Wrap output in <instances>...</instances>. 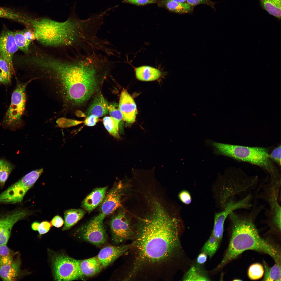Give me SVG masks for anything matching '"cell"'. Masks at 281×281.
<instances>
[{"instance_id": "1", "label": "cell", "mask_w": 281, "mask_h": 281, "mask_svg": "<svg viewBox=\"0 0 281 281\" xmlns=\"http://www.w3.org/2000/svg\"><path fill=\"white\" fill-rule=\"evenodd\" d=\"M151 216L133 225L134 234L125 279L137 281H168L179 269L183 255L181 221L155 203Z\"/></svg>"}, {"instance_id": "2", "label": "cell", "mask_w": 281, "mask_h": 281, "mask_svg": "<svg viewBox=\"0 0 281 281\" xmlns=\"http://www.w3.org/2000/svg\"><path fill=\"white\" fill-rule=\"evenodd\" d=\"M256 212L248 214L231 212L228 215L232 225V234L229 244L222 260L215 269L222 268L245 251L252 250L267 254L275 262H281L279 247L259 235L254 223Z\"/></svg>"}, {"instance_id": "3", "label": "cell", "mask_w": 281, "mask_h": 281, "mask_svg": "<svg viewBox=\"0 0 281 281\" xmlns=\"http://www.w3.org/2000/svg\"><path fill=\"white\" fill-rule=\"evenodd\" d=\"M114 63L97 53L78 54L63 97L64 102L79 105L87 101L96 90L101 74L108 71Z\"/></svg>"}, {"instance_id": "4", "label": "cell", "mask_w": 281, "mask_h": 281, "mask_svg": "<svg viewBox=\"0 0 281 281\" xmlns=\"http://www.w3.org/2000/svg\"><path fill=\"white\" fill-rule=\"evenodd\" d=\"M82 22L73 16L63 22L32 16L27 27L33 32L34 41L40 46L74 54L77 50V33Z\"/></svg>"}, {"instance_id": "5", "label": "cell", "mask_w": 281, "mask_h": 281, "mask_svg": "<svg viewBox=\"0 0 281 281\" xmlns=\"http://www.w3.org/2000/svg\"><path fill=\"white\" fill-rule=\"evenodd\" d=\"M207 143L213 148L215 154L257 166L269 175L271 181L281 180L280 171L270 158L268 148L228 144L209 140Z\"/></svg>"}, {"instance_id": "6", "label": "cell", "mask_w": 281, "mask_h": 281, "mask_svg": "<svg viewBox=\"0 0 281 281\" xmlns=\"http://www.w3.org/2000/svg\"><path fill=\"white\" fill-rule=\"evenodd\" d=\"M222 201L223 209L228 203L235 201V198L256 188L259 179L257 176L248 175L241 169L229 167L223 177Z\"/></svg>"}, {"instance_id": "7", "label": "cell", "mask_w": 281, "mask_h": 281, "mask_svg": "<svg viewBox=\"0 0 281 281\" xmlns=\"http://www.w3.org/2000/svg\"><path fill=\"white\" fill-rule=\"evenodd\" d=\"M33 80L24 83L19 82L11 95L10 105L3 120L2 124L12 129H17L21 126V117L25 107V88L27 85Z\"/></svg>"}, {"instance_id": "8", "label": "cell", "mask_w": 281, "mask_h": 281, "mask_svg": "<svg viewBox=\"0 0 281 281\" xmlns=\"http://www.w3.org/2000/svg\"><path fill=\"white\" fill-rule=\"evenodd\" d=\"M53 276L57 281H71L83 277L77 260L63 253H54L51 257Z\"/></svg>"}, {"instance_id": "9", "label": "cell", "mask_w": 281, "mask_h": 281, "mask_svg": "<svg viewBox=\"0 0 281 281\" xmlns=\"http://www.w3.org/2000/svg\"><path fill=\"white\" fill-rule=\"evenodd\" d=\"M43 172L42 168L31 171L0 194V203L15 204L22 202L27 191Z\"/></svg>"}, {"instance_id": "10", "label": "cell", "mask_w": 281, "mask_h": 281, "mask_svg": "<svg viewBox=\"0 0 281 281\" xmlns=\"http://www.w3.org/2000/svg\"><path fill=\"white\" fill-rule=\"evenodd\" d=\"M105 217L100 213L79 228L76 233L79 237L97 246L104 244L107 240L106 233L103 222Z\"/></svg>"}, {"instance_id": "11", "label": "cell", "mask_w": 281, "mask_h": 281, "mask_svg": "<svg viewBox=\"0 0 281 281\" xmlns=\"http://www.w3.org/2000/svg\"><path fill=\"white\" fill-rule=\"evenodd\" d=\"M281 185L270 182L265 185L260 194L261 197L268 203L269 209L268 216L274 228L279 232L281 231V206L278 202Z\"/></svg>"}, {"instance_id": "12", "label": "cell", "mask_w": 281, "mask_h": 281, "mask_svg": "<svg viewBox=\"0 0 281 281\" xmlns=\"http://www.w3.org/2000/svg\"><path fill=\"white\" fill-rule=\"evenodd\" d=\"M110 225L114 243L119 244L133 239L134 234L133 225L124 212L115 215L112 219Z\"/></svg>"}, {"instance_id": "13", "label": "cell", "mask_w": 281, "mask_h": 281, "mask_svg": "<svg viewBox=\"0 0 281 281\" xmlns=\"http://www.w3.org/2000/svg\"><path fill=\"white\" fill-rule=\"evenodd\" d=\"M30 213L27 210L18 209L0 216V246L7 244L14 225Z\"/></svg>"}, {"instance_id": "14", "label": "cell", "mask_w": 281, "mask_h": 281, "mask_svg": "<svg viewBox=\"0 0 281 281\" xmlns=\"http://www.w3.org/2000/svg\"><path fill=\"white\" fill-rule=\"evenodd\" d=\"M21 262L15 259L10 253L0 256V277L4 281H11L18 279L21 274Z\"/></svg>"}, {"instance_id": "15", "label": "cell", "mask_w": 281, "mask_h": 281, "mask_svg": "<svg viewBox=\"0 0 281 281\" xmlns=\"http://www.w3.org/2000/svg\"><path fill=\"white\" fill-rule=\"evenodd\" d=\"M18 49L13 32L9 30L3 31L0 35V56L6 62L12 73L14 71L13 57Z\"/></svg>"}, {"instance_id": "16", "label": "cell", "mask_w": 281, "mask_h": 281, "mask_svg": "<svg viewBox=\"0 0 281 281\" xmlns=\"http://www.w3.org/2000/svg\"><path fill=\"white\" fill-rule=\"evenodd\" d=\"M123 187L120 182L115 184L101 203L100 213L106 216L113 213L119 208L121 205Z\"/></svg>"}, {"instance_id": "17", "label": "cell", "mask_w": 281, "mask_h": 281, "mask_svg": "<svg viewBox=\"0 0 281 281\" xmlns=\"http://www.w3.org/2000/svg\"><path fill=\"white\" fill-rule=\"evenodd\" d=\"M131 243L118 246H107L102 248L97 256L103 268L110 265L126 253L130 248Z\"/></svg>"}, {"instance_id": "18", "label": "cell", "mask_w": 281, "mask_h": 281, "mask_svg": "<svg viewBox=\"0 0 281 281\" xmlns=\"http://www.w3.org/2000/svg\"><path fill=\"white\" fill-rule=\"evenodd\" d=\"M119 106L125 121L129 123L135 122L137 113V106L132 97L126 90H123L121 93Z\"/></svg>"}, {"instance_id": "19", "label": "cell", "mask_w": 281, "mask_h": 281, "mask_svg": "<svg viewBox=\"0 0 281 281\" xmlns=\"http://www.w3.org/2000/svg\"><path fill=\"white\" fill-rule=\"evenodd\" d=\"M107 187L97 188L93 190L82 201L81 207L88 213L92 212L103 201Z\"/></svg>"}, {"instance_id": "20", "label": "cell", "mask_w": 281, "mask_h": 281, "mask_svg": "<svg viewBox=\"0 0 281 281\" xmlns=\"http://www.w3.org/2000/svg\"><path fill=\"white\" fill-rule=\"evenodd\" d=\"M77 261L83 278L91 277L96 275L103 268L97 256L86 259L77 260Z\"/></svg>"}, {"instance_id": "21", "label": "cell", "mask_w": 281, "mask_h": 281, "mask_svg": "<svg viewBox=\"0 0 281 281\" xmlns=\"http://www.w3.org/2000/svg\"><path fill=\"white\" fill-rule=\"evenodd\" d=\"M135 71L137 79L142 81H155L160 78L162 75V73L159 69L148 66L136 67Z\"/></svg>"}, {"instance_id": "22", "label": "cell", "mask_w": 281, "mask_h": 281, "mask_svg": "<svg viewBox=\"0 0 281 281\" xmlns=\"http://www.w3.org/2000/svg\"><path fill=\"white\" fill-rule=\"evenodd\" d=\"M108 104L103 95L98 94L94 99L87 112L88 116L93 115L99 118L107 113Z\"/></svg>"}, {"instance_id": "23", "label": "cell", "mask_w": 281, "mask_h": 281, "mask_svg": "<svg viewBox=\"0 0 281 281\" xmlns=\"http://www.w3.org/2000/svg\"><path fill=\"white\" fill-rule=\"evenodd\" d=\"M21 9L10 7L0 6V18L23 23L28 14Z\"/></svg>"}, {"instance_id": "24", "label": "cell", "mask_w": 281, "mask_h": 281, "mask_svg": "<svg viewBox=\"0 0 281 281\" xmlns=\"http://www.w3.org/2000/svg\"><path fill=\"white\" fill-rule=\"evenodd\" d=\"M85 213V211L81 209H70L65 211V222L62 230L66 231L70 229L81 219Z\"/></svg>"}, {"instance_id": "25", "label": "cell", "mask_w": 281, "mask_h": 281, "mask_svg": "<svg viewBox=\"0 0 281 281\" xmlns=\"http://www.w3.org/2000/svg\"><path fill=\"white\" fill-rule=\"evenodd\" d=\"M183 281H209L206 272L200 265H193L189 268L182 278Z\"/></svg>"}, {"instance_id": "26", "label": "cell", "mask_w": 281, "mask_h": 281, "mask_svg": "<svg viewBox=\"0 0 281 281\" xmlns=\"http://www.w3.org/2000/svg\"><path fill=\"white\" fill-rule=\"evenodd\" d=\"M264 276L263 280L279 281L281 280V262H275L270 267L264 261Z\"/></svg>"}, {"instance_id": "27", "label": "cell", "mask_w": 281, "mask_h": 281, "mask_svg": "<svg viewBox=\"0 0 281 281\" xmlns=\"http://www.w3.org/2000/svg\"><path fill=\"white\" fill-rule=\"evenodd\" d=\"M263 8L270 15L281 18V0H259Z\"/></svg>"}, {"instance_id": "28", "label": "cell", "mask_w": 281, "mask_h": 281, "mask_svg": "<svg viewBox=\"0 0 281 281\" xmlns=\"http://www.w3.org/2000/svg\"><path fill=\"white\" fill-rule=\"evenodd\" d=\"M166 5L169 10L181 14L191 12L194 7L187 2H181L172 0H168L166 2Z\"/></svg>"}, {"instance_id": "29", "label": "cell", "mask_w": 281, "mask_h": 281, "mask_svg": "<svg viewBox=\"0 0 281 281\" xmlns=\"http://www.w3.org/2000/svg\"><path fill=\"white\" fill-rule=\"evenodd\" d=\"M220 242L212 233L201 250L202 252L206 253L210 258H212L218 250Z\"/></svg>"}, {"instance_id": "30", "label": "cell", "mask_w": 281, "mask_h": 281, "mask_svg": "<svg viewBox=\"0 0 281 281\" xmlns=\"http://www.w3.org/2000/svg\"><path fill=\"white\" fill-rule=\"evenodd\" d=\"M103 122L104 127L110 134L117 138H120L119 133V122L111 117L106 116L103 118Z\"/></svg>"}, {"instance_id": "31", "label": "cell", "mask_w": 281, "mask_h": 281, "mask_svg": "<svg viewBox=\"0 0 281 281\" xmlns=\"http://www.w3.org/2000/svg\"><path fill=\"white\" fill-rule=\"evenodd\" d=\"M14 39L18 48L24 54L29 52L30 44L24 36L22 30L13 32Z\"/></svg>"}, {"instance_id": "32", "label": "cell", "mask_w": 281, "mask_h": 281, "mask_svg": "<svg viewBox=\"0 0 281 281\" xmlns=\"http://www.w3.org/2000/svg\"><path fill=\"white\" fill-rule=\"evenodd\" d=\"M12 74L6 62L0 56V76L2 84H6L10 83Z\"/></svg>"}, {"instance_id": "33", "label": "cell", "mask_w": 281, "mask_h": 281, "mask_svg": "<svg viewBox=\"0 0 281 281\" xmlns=\"http://www.w3.org/2000/svg\"><path fill=\"white\" fill-rule=\"evenodd\" d=\"M264 273V269L263 266L259 263L251 265L248 271V275L249 278L252 280H257L261 278Z\"/></svg>"}, {"instance_id": "34", "label": "cell", "mask_w": 281, "mask_h": 281, "mask_svg": "<svg viewBox=\"0 0 281 281\" xmlns=\"http://www.w3.org/2000/svg\"><path fill=\"white\" fill-rule=\"evenodd\" d=\"M14 168V166L12 164L4 160L0 165V183L1 186H3Z\"/></svg>"}, {"instance_id": "35", "label": "cell", "mask_w": 281, "mask_h": 281, "mask_svg": "<svg viewBox=\"0 0 281 281\" xmlns=\"http://www.w3.org/2000/svg\"><path fill=\"white\" fill-rule=\"evenodd\" d=\"M108 109L111 117L119 122L123 119V115L118 105L116 103L110 104L108 105Z\"/></svg>"}, {"instance_id": "36", "label": "cell", "mask_w": 281, "mask_h": 281, "mask_svg": "<svg viewBox=\"0 0 281 281\" xmlns=\"http://www.w3.org/2000/svg\"><path fill=\"white\" fill-rule=\"evenodd\" d=\"M281 145L275 148L270 153L269 156L271 159L280 167L281 166Z\"/></svg>"}, {"instance_id": "37", "label": "cell", "mask_w": 281, "mask_h": 281, "mask_svg": "<svg viewBox=\"0 0 281 281\" xmlns=\"http://www.w3.org/2000/svg\"><path fill=\"white\" fill-rule=\"evenodd\" d=\"M186 2L189 4L194 7L199 4H205L214 9L216 3L210 0H186Z\"/></svg>"}, {"instance_id": "38", "label": "cell", "mask_w": 281, "mask_h": 281, "mask_svg": "<svg viewBox=\"0 0 281 281\" xmlns=\"http://www.w3.org/2000/svg\"><path fill=\"white\" fill-rule=\"evenodd\" d=\"M51 227V224L47 221H44L40 223L38 230L39 235H42L47 233Z\"/></svg>"}, {"instance_id": "39", "label": "cell", "mask_w": 281, "mask_h": 281, "mask_svg": "<svg viewBox=\"0 0 281 281\" xmlns=\"http://www.w3.org/2000/svg\"><path fill=\"white\" fill-rule=\"evenodd\" d=\"M179 197L181 201L184 204L188 205L191 202V195L186 190L181 191L179 194Z\"/></svg>"}, {"instance_id": "40", "label": "cell", "mask_w": 281, "mask_h": 281, "mask_svg": "<svg viewBox=\"0 0 281 281\" xmlns=\"http://www.w3.org/2000/svg\"><path fill=\"white\" fill-rule=\"evenodd\" d=\"M57 122L58 124L60 126L62 125H63H63L64 124L65 126L66 125L67 126H71L77 125L81 123V122L68 119L63 118L58 119Z\"/></svg>"}, {"instance_id": "41", "label": "cell", "mask_w": 281, "mask_h": 281, "mask_svg": "<svg viewBox=\"0 0 281 281\" xmlns=\"http://www.w3.org/2000/svg\"><path fill=\"white\" fill-rule=\"evenodd\" d=\"M99 120L98 118L93 115L88 116L84 122L85 124L88 126H93Z\"/></svg>"}, {"instance_id": "42", "label": "cell", "mask_w": 281, "mask_h": 281, "mask_svg": "<svg viewBox=\"0 0 281 281\" xmlns=\"http://www.w3.org/2000/svg\"><path fill=\"white\" fill-rule=\"evenodd\" d=\"M51 222L52 225L53 226L57 228H59L63 225L64 221L60 216L57 215L53 218Z\"/></svg>"}, {"instance_id": "43", "label": "cell", "mask_w": 281, "mask_h": 281, "mask_svg": "<svg viewBox=\"0 0 281 281\" xmlns=\"http://www.w3.org/2000/svg\"><path fill=\"white\" fill-rule=\"evenodd\" d=\"M22 30L25 38L29 42L31 43L34 41V35L30 29L26 27Z\"/></svg>"}, {"instance_id": "44", "label": "cell", "mask_w": 281, "mask_h": 281, "mask_svg": "<svg viewBox=\"0 0 281 281\" xmlns=\"http://www.w3.org/2000/svg\"><path fill=\"white\" fill-rule=\"evenodd\" d=\"M129 3L139 5H142L154 3V0H126Z\"/></svg>"}, {"instance_id": "45", "label": "cell", "mask_w": 281, "mask_h": 281, "mask_svg": "<svg viewBox=\"0 0 281 281\" xmlns=\"http://www.w3.org/2000/svg\"><path fill=\"white\" fill-rule=\"evenodd\" d=\"M207 255L205 253L202 252L198 256L196 259V262L199 265L204 264L206 261Z\"/></svg>"}, {"instance_id": "46", "label": "cell", "mask_w": 281, "mask_h": 281, "mask_svg": "<svg viewBox=\"0 0 281 281\" xmlns=\"http://www.w3.org/2000/svg\"><path fill=\"white\" fill-rule=\"evenodd\" d=\"M40 223L38 222L35 221L32 223L31 225V228L32 229L35 231H37Z\"/></svg>"}, {"instance_id": "47", "label": "cell", "mask_w": 281, "mask_h": 281, "mask_svg": "<svg viewBox=\"0 0 281 281\" xmlns=\"http://www.w3.org/2000/svg\"><path fill=\"white\" fill-rule=\"evenodd\" d=\"M176 2H186V0H172Z\"/></svg>"}, {"instance_id": "48", "label": "cell", "mask_w": 281, "mask_h": 281, "mask_svg": "<svg viewBox=\"0 0 281 281\" xmlns=\"http://www.w3.org/2000/svg\"><path fill=\"white\" fill-rule=\"evenodd\" d=\"M4 160L2 159H0V165L3 162ZM1 187V185L0 183V187Z\"/></svg>"}, {"instance_id": "49", "label": "cell", "mask_w": 281, "mask_h": 281, "mask_svg": "<svg viewBox=\"0 0 281 281\" xmlns=\"http://www.w3.org/2000/svg\"><path fill=\"white\" fill-rule=\"evenodd\" d=\"M1 83L2 84V81L1 78V76H0V84H1Z\"/></svg>"}]
</instances>
